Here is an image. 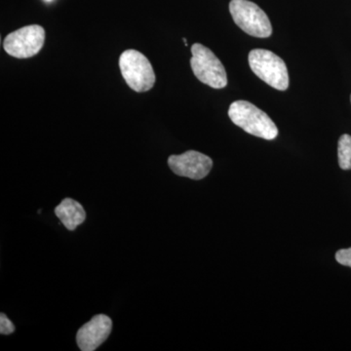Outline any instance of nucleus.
<instances>
[{"mask_svg":"<svg viewBox=\"0 0 351 351\" xmlns=\"http://www.w3.org/2000/svg\"><path fill=\"white\" fill-rule=\"evenodd\" d=\"M248 60L252 71L263 82L279 91L288 89V69L280 57L271 51L254 49L249 53Z\"/></svg>","mask_w":351,"mask_h":351,"instance_id":"obj_2","label":"nucleus"},{"mask_svg":"<svg viewBox=\"0 0 351 351\" xmlns=\"http://www.w3.org/2000/svg\"><path fill=\"white\" fill-rule=\"evenodd\" d=\"M230 12L235 24L249 36L258 38H267L271 36L272 27L269 17L254 2L232 0Z\"/></svg>","mask_w":351,"mask_h":351,"instance_id":"obj_5","label":"nucleus"},{"mask_svg":"<svg viewBox=\"0 0 351 351\" xmlns=\"http://www.w3.org/2000/svg\"><path fill=\"white\" fill-rule=\"evenodd\" d=\"M336 260L341 265L351 267V248L337 252Z\"/></svg>","mask_w":351,"mask_h":351,"instance_id":"obj_12","label":"nucleus"},{"mask_svg":"<svg viewBox=\"0 0 351 351\" xmlns=\"http://www.w3.org/2000/svg\"><path fill=\"white\" fill-rule=\"evenodd\" d=\"M168 164L176 175L193 180L204 179L213 167V161L209 156L195 151L171 156Z\"/></svg>","mask_w":351,"mask_h":351,"instance_id":"obj_7","label":"nucleus"},{"mask_svg":"<svg viewBox=\"0 0 351 351\" xmlns=\"http://www.w3.org/2000/svg\"><path fill=\"white\" fill-rule=\"evenodd\" d=\"M191 54V69L199 82L215 89L228 85L225 66L209 48L200 43L193 44Z\"/></svg>","mask_w":351,"mask_h":351,"instance_id":"obj_4","label":"nucleus"},{"mask_svg":"<svg viewBox=\"0 0 351 351\" xmlns=\"http://www.w3.org/2000/svg\"><path fill=\"white\" fill-rule=\"evenodd\" d=\"M339 165L343 170H351V136L345 134L339 140Z\"/></svg>","mask_w":351,"mask_h":351,"instance_id":"obj_10","label":"nucleus"},{"mask_svg":"<svg viewBox=\"0 0 351 351\" xmlns=\"http://www.w3.org/2000/svg\"><path fill=\"white\" fill-rule=\"evenodd\" d=\"M15 331V327L10 320L7 318L5 314L0 315V332L1 335H10Z\"/></svg>","mask_w":351,"mask_h":351,"instance_id":"obj_11","label":"nucleus"},{"mask_svg":"<svg viewBox=\"0 0 351 351\" xmlns=\"http://www.w3.org/2000/svg\"><path fill=\"white\" fill-rule=\"evenodd\" d=\"M46 1H51V0H46Z\"/></svg>","mask_w":351,"mask_h":351,"instance_id":"obj_13","label":"nucleus"},{"mask_svg":"<svg viewBox=\"0 0 351 351\" xmlns=\"http://www.w3.org/2000/svg\"><path fill=\"white\" fill-rule=\"evenodd\" d=\"M350 101H351V96H350Z\"/></svg>","mask_w":351,"mask_h":351,"instance_id":"obj_14","label":"nucleus"},{"mask_svg":"<svg viewBox=\"0 0 351 351\" xmlns=\"http://www.w3.org/2000/svg\"><path fill=\"white\" fill-rule=\"evenodd\" d=\"M55 214L69 230H75L86 219L84 208L77 201L66 198L55 209Z\"/></svg>","mask_w":351,"mask_h":351,"instance_id":"obj_9","label":"nucleus"},{"mask_svg":"<svg viewBox=\"0 0 351 351\" xmlns=\"http://www.w3.org/2000/svg\"><path fill=\"white\" fill-rule=\"evenodd\" d=\"M112 329V321L105 314L94 316L83 325L76 335V341L82 351L96 350L103 345Z\"/></svg>","mask_w":351,"mask_h":351,"instance_id":"obj_8","label":"nucleus"},{"mask_svg":"<svg viewBox=\"0 0 351 351\" xmlns=\"http://www.w3.org/2000/svg\"><path fill=\"white\" fill-rule=\"evenodd\" d=\"M45 31L38 25H25L11 32L4 39L3 48L7 54L18 59H27L38 54L43 47Z\"/></svg>","mask_w":351,"mask_h":351,"instance_id":"obj_6","label":"nucleus"},{"mask_svg":"<svg viewBox=\"0 0 351 351\" xmlns=\"http://www.w3.org/2000/svg\"><path fill=\"white\" fill-rule=\"evenodd\" d=\"M228 117L235 125L255 137L271 141L278 136V128L269 115L249 101H233Z\"/></svg>","mask_w":351,"mask_h":351,"instance_id":"obj_1","label":"nucleus"},{"mask_svg":"<svg viewBox=\"0 0 351 351\" xmlns=\"http://www.w3.org/2000/svg\"><path fill=\"white\" fill-rule=\"evenodd\" d=\"M122 76L134 91H149L156 83V75L147 58L137 50L129 49L119 58Z\"/></svg>","mask_w":351,"mask_h":351,"instance_id":"obj_3","label":"nucleus"}]
</instances>
